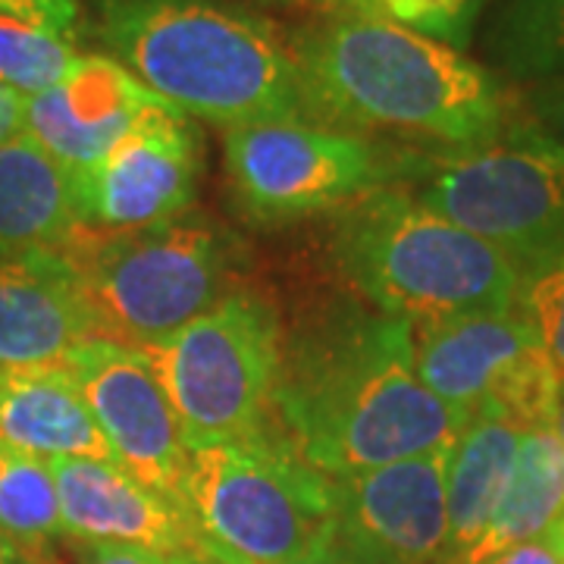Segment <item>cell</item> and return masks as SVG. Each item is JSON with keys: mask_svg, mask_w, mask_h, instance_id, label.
Masks as SVG:
<instances>
[{"mask_svg": "<svg viewBox=\"0 0 564 564\" xmlns=\"http://www.w3.org/2000/svg\"><path fill=\"white\" fill-rule=\"evenodd\" d=\"M0 564H35V562H32V558H29V555H25L13 540H7V536L0 533Z\"/></svg>", "mask_w": 564, "mask_h": 564, "instance_id": "31", "label": "cell"}, {"mask_svg": "<svg viewBox=\"0 0 564 564\" xmlns=\"http://www.w3.org/2000/svg\"><path fill=\"white\" fill-rule=\"evenodd\" d=\"M25 120V98L0 85V144L17 139Z\"/></svg>", "mask_w": 564, "mask_h": 564, "instance_id": "29", "label": "cell"}, {"mask_svg": "<svg viewBox=\"0 0 564 564\" xmlns=\"http://www.w3.org/2000/svg\"><path fill=\"white\" fill-rule=\"evenodd\" d=\"M292 564H348V562H345L343 555H339V552H336V549L329 545V549H323V552H314V555H307V558H299V562H292Z\"/></svg>", "mask_w": 564, "mask_h": 564, "instance_id": "32", "label": "cell"}, {"mask_svg": "<svg viewBox=\"0 0 564 564\" xmlns=\"http://www.w3.org/2000/svg\"><path fill=\"white\" fill-rule=\"evenodd\" d=\"M91 339L101 336L57 248L0 258V367L66 364Z\"/></svg>", "mask_w": 564, "mask_h": 564, "instance_id": "16", "label": "cell"}, {"mask_svg": "<svg viewBox=\"0 0 564 564\" xmlns=\"http://www.w3.org/2000/svg\"><path fill=\"white\" fill-rule=\"evenodd\" d=\"M73 176L20 132L0 144V258L61 248L76 229Z\"/></svg>", "mask_w": 564, "mask_h": 564, "instance_id": "18", "label": "cell"}, {"mask_svg": "<svg viewBox=\"0 0 564 564\" xmlns=\"http://www.w3.org/2000/svg\"><path fill=\"white\" fill-rule=\"evenodd\" d=\"M0 443L44 462H113L101 426L66 364L0 367Z\"/></svg>", "mask_w": 564, "mask_h": 564, "instance_id": "17", "label": "cell"}, {"mask_svg": "<svg viewBox=\"0 0 564 564\" xmlns=\"http://www.w3.org/2000/svg\"><path fill=\"white\" fill-rule=\"evenodd\" d=\"M549 533H552V540H555V543H558V549H562V552H564V514H562V521L552 527Z\"/></svg>", "mask_w": 564, "mask_h": 564, "instance_id": "34", "label": "cell"}, {"mask_svg": "<svg viewBox=\"0 0 564 564\" xmlns=\"http://www.w3.org/2000/svg\"><path fill=\"white\" fill-rule=\"evenodd\" d=\"M202 180V135L173 104L154 101L113 151L73 176L85 229L132 232L180 220Z\"/></svg>", "mask_w": 564, "mask_h": 564, "instance_id": "11", "label": "cell"}, {"mask_svg": "<svg viewBox=\"0 0 564 564\" xmlns=\"http://www.w3.org/2000/svg\"><path fill=\"white\" fill-rule=\"evenodd\" d=\"M521 430L499 417L467 421L445 467V511H448V555L445 564H462L480 543L511 484Z\"/></svg>", "mask_w": 564, "mask_h": 564, "instance_id": "19", "label": "cell"}, {"mask_svg": "<svg viewBox=\"0 0 564 564\" xmlns=\"http://www.w3.org/2000/svg\"><path fill=\"white\" fill-rule=\"evenodd\" d=\"M552 430H555V436H558L564 445V389H562V395H558V408H555V421H552Z\"/></svg>", "mask_w": 564, "mask_h": 564, "instance_id": "33", "label": "cell"}, {"mask_svg": "<svg viewBox=\"0 0 564 564\" xmlns=\"http://www.w3.org/2000/svg\"><path fill=\"white\" fill-rule=\"evenodd\" d=\"M480 564H564V552L552 540V533H545V536H536L530 543L511 545V549H505V552Z\"/></svg>", "mask_w": 564, "mask_h": 564, "instance_id": "28", "label": "cell"}, {"mask_svg": "<svg viewBox=\"0 0 564 564\" xmlns=\"http://www.w3.org/2000/svg\"><path fill=\"white\" fill-rule=\"evenodd\" d=\"M421 383L464 421L499 417L521 433L552 426L562 386L524 311H480L411 326Z\"/></svg>", "mask_w": 564, "mask_h": 564, "instance_id": "10", "label": "cell"}, {"mask_svg": "<svg viewBox=\"0 0 564 564\" xmlns=\"http://www.w3.org/2000/svg\"><path fill=\"white\" fill-rule=\"evenodd\" d=\"M518 307L533 326L545 361L564 389V254L521 280Z\"/></svg>", "mask_w": 564, "mask_h": 564, "instance_id": "25", "label": "cell"}, {"mask_svg": "<svg viewBox=\"0 0 564 564\" xmlns=\"http://www.w3.org/2000/svg\"><path fill=\"white\" fill-rule=\"evenodd\" d=\"M141 351L176 408L188 448L261 436L282 370L280 321L270 304L229 292Z\"/></svg>", "mask_w": 564, "mask_h": 564, "instance_id": "7", "label": "cell"}, {"mask_svg": "<svg viewBox=\"0 0 564 564\" xmlns=\"http://www.w3.org/2000/svg\"><path fill=\"white\" fill-rule=\"evenodd\" d=\"M484 3L486 0H377L373 17L462 51Z\"/></svg>", "mask_w": 564, "mask_h": 564, "instance_id": "26", "label": "cell"}, {"mask_svg": "<svg viewBox=\"0 0 564 564\" xmlns=\"http://www.w3.org/2000/svg\"><path fill=\"white\" fill-rule=\"evenodd\" d=\"M180 508L210 564H292L333 545V480L263 433L188 448Z\"/></svg>", "mask_w": 564, "mask_h": 564, "instance_id": "5", "label": "cell"}, {"mask_svg": "<svg viewBox=\"0 0 564 564\" xmlns=\"http://www.w3.org/2000/svg\"><path fill=\"white\" fill-rule=\"evenodd\" d=\"M333 254L380 314L411 326L505 311L521 295V273L502 251L430 210L408 185H380L345 204Z\"/></svg>", "mask_w": 564, "mask_h": 564, "instance_id": "4", "label": "cell"}, {"mask_svg": "<svg viewBox=\"0 0 564 564\" xmlns=\"http://www.w3.org/2000/svg\"><path fill=\"white\" fill-rule=\"evenodd\" d=\"M484 44L496 69L521 85L564 76V0H502Z\"/></svg>", "mask_w": 564, "mask_h": 564, "instance_id": "22", "label": "cell"}, {"mask_svg": "<svg viewBox=\"0 0 564 564\" xmlns=\"http://www.w3.org/2000/svg\"><path fill=\"white\" fill-rule=\"evenodd\" d=\"M411 192L502 251L524 280L564 254V163L514 144L448 151L408 166Z\"/></svg>", "mask_w": 564, "mask_h": 564, "instance_id": "8", "label": "cell"}, {"mask_svg": "<svg viewBox=\"0 0 564 564\" xmlns=\"http://www.w3.org/2000/svg\"><path fill=\"white\" fill-rule=\"evenodd\" d=\"M321 10H329L336 17H348V13H367L373 17L377 13V0H307Z\"/></svg>", "mask_w": 564, "mask_h": 564, "instance_id": "30", "label": "cell"}, {"mask_svg": "<svg viewBox=\"0 0 564 564\" xmlns=\"http://www.w3.org/2000/svg\"><path fill=\"white\" fill-rule=\"evenodd\" d=\"M285 445L329 480L452 448L467 421L414 370L411 323L351 314L282 361Z\"/></svg>", "mask_w": 564, "mask_h": 564, "instance_id": "1", "label": "cell"}, {"mask_svg": "<svg viewBox=\"0 0 564 564\" xmlns=\"http://www.w3.org/2000/svg\"><path fill=\"white\" fill-rule=\"evenodd\" d=\"M307 120L470 151L502 141L511 91L484 63L395 22L348 13L292 44Z\"/></svg>", "mask_w": 564, "mask_h": 564, "instance_id": "2", "label": "cell"}, {"mask_svg": "<svg viewBox=\"0 0 564 564\" xmlns=\"http://www.w3.org/2000/svg\"><path fill=\"white\" fill-rule=\"evenodd\" d=\"M66 536L88 545H132L202 555L182 508L135 480L122 464L91 458L51 462Z\"/></svg>", "mask_w": 564, "mask_h": 564, "instance_id": "15", "label": "cell"}, {"mask_svg": "<svg viewBox=\"0 0 564 564\" xmlns=\"http://www.w3.org/2000/svg\"><path fill=\"white\" fill-rule=\"evenodd\" d=\"M502 141L564 163V76L511 91Z\"/></svg>", "mask_w": 564, "mask_h": 564, "instance_id": "24", "label": "cell"}, {"mask_svg": "<svg viewBox=\"0 0 564 564\" xmlns=\"http://www.w3.org/2000/svg\"><path fill=\"white\" fill-rule=\"evenodd\" d=\"M82 564H210L204 555H170V552H151V549H132V545H88Z\"/></svg>", "mask_w": 564, "mask_h": 564, "instance_id": "27", "label": "cell"}, {"mask_svg": "<svg viewBox=\"0 0 564 564\" xmlns=\"http://www.w3.org/2000/svg\"><path fill=\"white\" fill-rule=\"evenodd\" d=\"M154 101L161 98L122 63L104 54H82L57 85L25 98L22 132L69 176H79L107 158Z\"/></svg>", "mask_w": 564, "mask_h": 564, "instance_id": "14", "label": "cell"}, {"mask_svg": "<svg viewBox=\"0 0 564 564\" xmlns=\"http://www.w3.org/2000/svg\"><path fill=\"white\" fill-rule=\"evenodd\" d=\"M0 533L20 545L32 562L63 533L51 462L3 443H0Z\"/></svg>", "mask_w": 564, "mask_h": 564, "instance_id": "23", "label": "cell"}, {"mask_svg": "<svg viewBox=\"0 0 564 564\" xmlns=\"http://www.w3.org/2000/svg\"><path fill=\"white\" fill-rule=\"evenodd\" d=\"M448 448L333 480V549L348 564H445Z\"/></svg>", "mask_w": 564, "mask_h": 564, "instance_id": "13", "label": "cell"}, {"mask_svg": "<svg viewBox=\"0 0 564 564\" xmlns=\"http://www.w3.org/2000/svg\"><path fill=\"white\" fill-rule=\"evenodd\" d=\"M113 61L185 117L223 129L307 120L292 44L258 13L220 0H98Z\"/></svg>", "mask_w": 564, "mask_h": 564, "instance_id": "3", "label": "cell"}, {"mask_svg": "<svg viewBox=\"0 0 564 564\" xmlns=\"http://www.w3.org/2000/svg\"><path fill=\"white\" fill-rule=\"evenodd\" d=\"M79 0H0V85L32 98L79 61Z\"/></svg>", "mask_w": 564, "mask_h": 564, "instance_id": "21", "label": "cell"}, {"mask_svg": "<svg viewBox=\"0 0 564 564\" xmlns=\"http://www.w3.org/2000/svg\"><path fill=\"white\" fill-rule=\"evenodd\" d=\"M223 166L239 210L267 226L343 210L392 176V163L380 144L314 120H267L226 129Z\"/></svg>", "mask_w": 564, "mask_h": 564, "instance_id": "9", "label": "cell"}, {"mask_svg": "<svg viewBox=\"0 0 564 564\" xmlns=\"http://www.w3.org/2000/svg\"><path fill=\"white\" fill-rule=\"evenodd\" d=\"M564 514V445L552 426L527 430L521 436L511 484L480 543L462 564H480L511 545L545 536Z\"/></svg>", "mask_w": 564, "mask_h": 564, "instance_id": "20", "label": "cell"}, {"mask_svg": "<svg viewBox=\"0 0 564 564\" xmlns=\"http://www.w3.org/2000/svg\"><path fill=\"white\" fill-rule=\"evenodd\" d=\"M104 440L135 480L180 505L188 443L161 377L132 345L91 339L66 358Z\"/></svg>", "mask_w": 564, "mask_h": 564, "instance_id": "12", "label": "cell"}, {"mask_svg": "<svg viewBox=\"0 0 564 564\" xmlns=\"http://www.w3.org/2000/svg\"><path fill=\"white\" fill-rule=\"evenodd\" d=\"M73 267L98 336L144 348L223 299L232 245L204 217L101 232L79 226L57 248Z\"/></svg>", "mask_w": 564, "mask_h": 564, "instance_id": "6", "label": "cell"}]
</instances>
